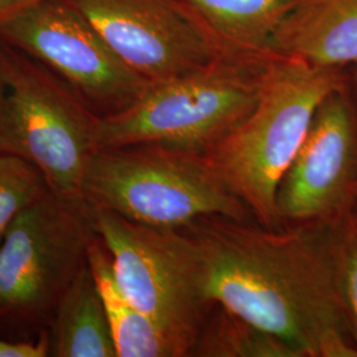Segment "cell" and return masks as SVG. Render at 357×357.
<instances>
[{
	"label": "cell",
	"mask_w": 357,
	"mask_h": 357,
	"mask_svg": "<svg viewBox=\"0 0 357 357\" xmlns=\"http://www.w3.org/2000/svg\"><path fill=\"white\" fill-rule=\"evenodd\" d=\"M185 229L202 248L212 305L275 335L301 357H357L332 234L253 228L224 217Z\"/></svg>",
	"instance_id": "1"
},
{
	"label": "cell",
	"mask_w": 357,
	"mask_h": 357,
	"mask_svg": "<svg viewBox=\"0 0 357 357\" xmlns=\"http://www.w3.org/2000/svg\"><path fill=\"white\" fill-rule=\"evenodd\" d=\"M344 85L342 69L275 56L252 112L205 153L265 228L281 222L277 192L318 107Z\"/></svg>",
	"instance_id": "2"
},
{
	"label": "cell",
	"mask_w": 357,
	"mask_h": 357,
	"mask_svg": "<svg viewBox=\"0 0 357 357\" xmlns=\"http://www.w3.org/2000/svg\"><path fill=\"white\" fill-rule=\"evenodd\" d=\"M82 196L91 208L162 229H185L204 217L245 222L252 213L206 153L158 142L96 150Z\"/></svg>",
	"instance_id": "3"
},
{
	"label": "cell",
	"mask_w": 357,
	"mask_h": 357,
	"mask_svg": "<svg viewBox=\"0 0 357 357\" xmlns=\"http://www.w3.org/2000/svg\"><path fill=\"white\" fill-rule=\"evenodd\" d=\"M270 60L220 57L151 82L128 107L100 116L97 150L158 142L206 153L252 112Z\"/></svg>",
	"instance_id": "4"
},
{
	"label": "cell",
	"mask_w": 357,
	"mask_h": 357,
	"mask_svg": "<svg viewBox=\"0 0 357 357\" xmlns=\"http://www.w3.org/2000/svg\"><path fill=\"white\" fill-rule=\"evenodd\" d=\"M100 116L48 68L0 40V153L38 167L54 193L84 197Z\"/></svg>",
	"instance_id": "5"
},
{
	"label": "cell",
	"mask_w": 357,
	"mask_h": 357,
	"mask_svg": "<svg viewBox=\"0 0 357 357\" xmlns=\"http://www.w3.org/2000/svg\"><path fill=\"white\" fill-rule=\"evenodd\" d=\"M93 224L128 301L166 335L178 357L192 355L212 306L199 243L188 231L143 225L101 208H93Z\"/></svg>",
	"instance_id": "6"
},
{
	"label": "cell",
	"mask_w": 357,
	"mask_h": 357,
	"mask_svg": "<svg viewBox=\"0 0 357 357\" xmlns=\"http://www.w3.org/2000/svg\"><path fill=\"white\" fill-rule=\"evenodd\" d=\"M96 234L84 197L47 192L20 213L0 243V314L26 321L52 317L88 264Z\"/></svg>",
	"instance_id": "7"
},
{
	"label": "cell",
	"mask_w": 357,
	"mask_h": 357,
	"mask_svg": "<svg viewBox=\"0 0 357 357\" xmlns=\"http://www.w3.org/2000/svg\"><path fill=\"white\" fill-rule=\"evenodd\" d=\"M0 40L54 73L98 115L116 113L151 84L130 69L70 0H43L0 26Z\"/></svg>",
	"instance_id": "8"
},
{
	"label": "cell",
	"mask_w": 357,
	"mask_h": 357,
	"mask_svg": "<svg viewBox=\"0 0 357 357\" xmlns=\"http://www.w3.org/2000/svg\"><path fill=\"white\" fill-rule=\"evenodd\" d=\"M110 50L150 82L225 56L180 0H70Z\"/></svg>",
	"instance_id": "9"
},
{
	"label": "cell",
	"mask_w": 357,
	"mask_h": 357,
	"mask_svg": "<svg viewBox=\"0 0 357 357\" xmlns=\"http://www.w3.org/2000/svg\"><path fill=\"white\" fill-rule=\"evenodd\" d=\"M357 192V126L345 90L317 110L306 138L277 192L280 220L324 222L339 216Z\"/></svg>",
	"instance_id": "10"
},
{
	"label": "cell",
	"mask_w": 357,
	"mask_h": 357,
	"mask_svg": "<svg viewBox=\"0 0 357 357\" xmlns=\"http://www.w3.org/2000/svg\"><path fill=\"white\" fill-rule=\"evenodd\" d=\"M274 53L319 68L357 64V0H298L274 38Z\"/></svg>",
	"instance_id": "11"
},
{
	"label": "cell",
	"mask_w": 357,
	"mask_h": 357,
	"mask_svg": "<svg viewBox=\"0 0 357 357\" xmlns=\"http://www.w3.org/2000/svg\"><path fill=\"white\" fill-rule=\"evenodd\" d=\"M228 57H275L274 38L298 0H180Z\"/></svg>",
	"instance_id": "12"
},
{
	"label": "cell",
	"mask_w": 357,
	"mask_h": 357,
	"mask_svg": "<svg viewBox=\"0 0 357 357\" xmlns=\"http://www.w3.org/2000/svg\"><path fill=\"white\" fill-rule=\"evenodd\" d=\"M51 356L116 357L102 299L89 264L78 271L52 315Z\"/></svg>",
	"instance_id": "13"
},
{
	"label": "cell",
	"mask_w": 357,
	"mask_h": 357,
	"mask_svg": "<svg viewBox=\"0 0 357 357\" xmlns=\"http://www.w3.org/2000/svg\"><path fill=\"white\" fill-rule=\"evenodd\" d=\"M88 264L102 299L116 357H178L166 335L121 290L112 255L98 234L90 243Z\"/></svg>",
	"instance_id": "14"
},
{
	"label": "cell",
	"mask_w": 357,
	"mask_h": 357,
	"mask_svg": "<svg viewBox=\"0 0 357 357\" xmlns=\"http://www.w3.org/2000/svg\"><path fill=\"white\" fill-rule=\"evenodd\" d=\"M192 355L213 357H301L293 347L273 333L220 307L202 330Z\"/></svg>",
	"instance_id": "15"
},
{
	"label": "cell",
	"mask_w": 357,
	"mask_h": 357,
	"mask_svg": "<svg viewBox=\"0 0 357 357\" xmlns=\"http://www.w3.org/2000/svg\"><path fill=\"white\" fill-rule=\"evenodd\" d=\"M50 191L38 167L23 158L0 153V243L15 218Z\"/></svg>",
	"instance_id": "16"
},
{
	"label": "cell",
	"mask_w": 357,
	"mask_h": 357,
	"mask_svg": "<svg viewBox=\"0 0 357 357\" xmlns=\"http://www.w3.org/2000/svg\"><path fill=\"white\" fill-rule=\"evenodd\" d=\"M337 264L342 295L357 349V225L337 237Z\"/></svg>",
	"instance_id": "17"
},
{
	"label": "cell",
	"mask_w": 357,
	"mask_h": 357,
	"mask_svg": "<svg viewBox=\"0 0 357 357\" xmlns=\"http://www.w3.org/2000/svg\"><path fill=\"white\" fill-rule=\"evenodd\" d=\"M47 356H51V340L47 333H43L38 342L13 343L0 339V357Z\"/></svg>",
	"instance_id": "18"
},
{
	"label": "cell",
	"mask_w": 357,
	"mask_h": 357,
	"mask_svg": "<svg viewBox=\"0 0 357 357\" xmlns=\"http://www.w3.org/2000/svg\"><path fill=\"white\" fill-rule=\"evenodd\" d=\"M43 0H0V26Z\"/></svg>",
	"instance_id": "19"
},
{
	"label": "cell",
	"mask_w": 357,
	"mask_h": 357,
	"mask_svg": "<svg viewBox=\"0 0 357 357\" xmlns=\"http://www.w3.org/2000/svg\"><path fill=\"white\" fill-rule=\"evenodd\" d=\"M354 77H355V82H356L357 86V64L355 65V72H354Z\"/></svg>",
	"instance_id": "20"
}]
</instances>
